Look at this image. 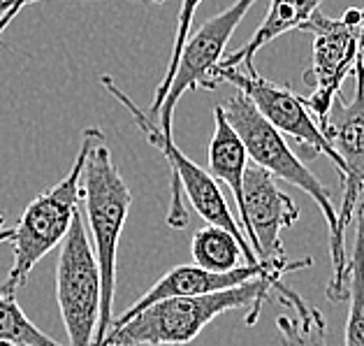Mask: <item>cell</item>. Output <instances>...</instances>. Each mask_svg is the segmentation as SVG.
<instances>
[{"mask_svg": "<svg viewBox=\"0 0 364 346\" xmlns=\"http://www.w3.org/2000/svg\"><path fill=\"white\" fill-rule=\"evenodd\" d=\"M33 3H42V0H3V5H0V33L10 26V21L26 5H33ZM137 3H165V0H137Z\"/></svg>", "mask_w": 364, "mask_h": 346, "instance_id": "obj_20", "label": "cell"}, {"mask_svg": "<svg viewBox=\"0 0 364 346\" xmlns=\"http://www.w3.org/2000/svg\"><path fill=\"white\" fill-rule=\"evenodd\" d=\"M279 303L288 307L286 314L277 316L281 346H327V321L321 309L286 283L279 286Z\"/></svg>", "mask_w": 364, "mask_h": 346, "instance_id": "obj_15", "label": "cell"}, {"mask_svg": "<svg viewBox=\"0 0 364 346\" xmlns=\"http://www.w3.org/2000/svg\"><path fill=\"white\" fill-rule=\"evenodd\" d=\"M191 256L193 265H198V268L207 272H232L242 268V261L246 263L244 246L239 244V239L232 233L216 226H207L195 233Z\"/></svg>", "mask_w": 364, "mask_h": 346, "instance_id": "obj_16", "label": "cell"}, {"mask_svg": "<svg viewBox=\"0 0 364 346\" xmlns=\"http://www.w3.org/2000/svg\"><path fill=\"white\" fill-rule=\"evenodd\" d=\"M82 198L86 205V228L91 233V244L95 251L97 268H100L102 303L100 323H97L95 344L100 346L107 337L114 321V286H117V251L119 239L126 226L132 195L119 167L114 165L107 149L105 132L93 142L86 156L82 174Z\"/></svg>", "mask_w": 364, "mask_h": 346, "instance_id": "obj_2", "label": "cell"}, {"mask_svg": "<svg viewBox=\"0 0 364 346\" xmlns=\"http://www.w3.org/2000/svg\"><path fill=\"white\" fill-rule=\"evenodd\" d=\"M100 135V128H84L82 147H79V154L73 167H70V172L56 186H51L49 191L33 198L28 207L23 209L19 224H16V228H12L10 244L14 263L10 272H7L3 286H0V293L16 298V290L26 286L35 265L65 239L70 226H73V219L79 211L77 202L82 200V174L86 156L91 152L93 142Z\"/></svg>", "mask_w": 364, "mask_h": 346, "instance_id": "obj_3", "label": "cell"}, {"mask_svg": "<svg viewBox=\"0 0 364 346\" xmlns=\"http://www.w3.org/2000/svg\"><path fill=\"white\" fill-rule=\"evenodd\" d=\"M248 167V154L242 137L237 135V130L230 126L220 105L214 110V135L209 142V165L207 172L214 177L216 182H225L230 193L235 198L237 207V221L239 228L244 230L248 239L251 230H248L246 219V205H244V174Z\"/></svg>", "mask_w": 364, "mask_h": 346, "instance_id": "obj_13", "label": "cell"}, {"mask_svg": "<svg viewBox=\"0 0 364 346\" xmlns=\"http://www.w3.org/2000/svg\"><path fill=\"white\" fill-rule=\"evenodd\" d=\"M0 344L12 346H63L42 332L28 316L23 314L14 295L0 293Z\"/></svg>", "mask_w": 364, "mask_h": 346, "instance_id": "obj_18", "label": "cell"}, {"mask_svg": "<svg viewBox=\"0 0 364 346\" xmlns=\"http://www.w3.org/2000/svg\"><path fill=\"white\" fill-rule=\"evenodd\" d=\"M214 75L218 82H230L242 91L248 100L255 105L260 117L274 126L283 137H290L299 149L301 161H311V158L325 154L336 165L341 174V158L330 147V142L318 128L316 119L311 117L306 108V100L297 95L290 86H283L264 79L255 70V65H246V70L237 68H216Z\"/></svg>", "mask_w": 364, "mask_h": 346, "instance_id": "obj_9", "label": "cell"}, {"mask_svg": "<svg viewBox=\"0 0 364 346\" xmlns=\"http://www.w3.org/2000/svg\"><path fill=\"white\" fill-rule=\"evenodd\" d=\"M244 205L248 219V242H251L260 263L286 261L281 230L290 228L299 219V207L288 193H283L260 165H248L244 174Z\"/></svg>", "mask_w": 364, "mask_h": 346, "instance_id": "obj_12", "label": "cell"}, {"mask_svg": "<svg viewBox=\"0 0 364 346\" xmlns=\"http://www.w3.org/2000/svg\"><path fill=\"white\" fill-rule=\"evenodd\" d=\"M362 21L364 14L360 7H350L339 19L316 12L301 28L314 33V58H311V68L304 73V84L311 88V93L304 100L318 128L327 121V114L339 98L346 77L353 73L362 56Z\"/></svg>", "mask_w": 364, "mask_h": 346, "instance_id": "obj_8", "label": "cell"}, {"mask_svg": "<svg viewBox=\"0 0 364 346\" xmlns=\"http://www.w3.org/2000/svg\"><path fill=\"white\" fill-rule=\"evenodd\" d=\"M355 93L348 103L336 98L327 121L321 126V132L330 147L341 158V209L336 211V235L330 242L334 277L327 286L330 303L348 300L350 283V258H346V230L355 216L362 195H364V58L360 56L353 70Z\"/></svg>", "mask_w": 364, "mask_h": 346, "instance_id": "obj_4", "label": "cell"}, {"mask_svg": "<svg viewBox=\"0 0 364 346\" xmlns=\"http://www.w3.org/2000/svg\"><path fill=\"white\" fill-rule=\"evenodd\" d=\"M255 0H237L223 10L220 14L211 16L209 21H204L195 35H191L188 42L183 47V54L179 58V68H176L174 82L170 86L161 112H158V128H161L167 137H172V119L174 110L179 105L181 95L191 88H204V91H214L220 84L214 70L223 61L228 40L232 38V33L237 31V26L242 23L246 12L251 10V5Z\"/></svg>", "mask_w": 364, "mask_h": 346, "instance_id": "obj_10", "label": "cell"}, {"mask_svg": "<svg viewBox=\"0 0 364 346\" xmlns=\"http://www.w3.org/2000/svg\"><path fill=\"white\" fill-rule=\"evenodd\" d=\"M362 14H364V10H362ZM360 54L364 58V21H362V35H360Z\"/></svg>", "mask_w": 364, "mask_h": 346, "instance_id": "obj_22", "label": "cell"}, {"mask_svg": "<svg viewBox=\"0 0 364 346\" xmlns=\"http://www.w3.org/2000/svg\"><path fill=\"white\" fill-rule=\"evenodd\" d=\"M323 3L325 0H272L267 16L255 28L251 40L232 54L223 56L218 68H237L239 63L253 65V56L257 54V49H262L264 44H269L288 31H301Z\"/></svg>", "mask_w": 364, "mask_h": 346, "instance_id": "obj_14", "label": "cell"}, {"mask_svg": "<svg viewBox=\"0 0 364 346\" xmlns=\"http://www.w3.org/2000/svg\"><path fill=\"white\" fill-rule=\"evenodd\" d=\"M0 5H3V0H0Z\"/></svg>", "mask_w": 364, "mask_h": 346, "instance_id": "obj_25", "label": "cell"}, {"mask_svg": "<svg viewBox=\"0 0 364 346\" xmlns=\"http://www.w3.org/2000/svg\"><path fill=\"white\" fill-rule=\"evenodd\" d=\"M314 261H277V263H264V265H242L232 272H207L198 268V265H176L170 272H165L154 286H151L144 295H141L135 305L126 309L123 314L114 316L112 327H119L123 323H128L130 318H135L139 312H144L146 307L161 303V300L170 298H191V295H209V293L237 288L242 283H248L260 277H283L286 272L304 270L311 268Z\"/></svg>", "mask_w": 364, "mask_h": 346, "instance_id": "obj_11", "label": "cell"}, {"mask_svg": "<svg viewBox=\"0 0 364 346\" xmlns=\"http://www.w3.org/2000/svg\"><path fill=\"white\" fill-rule=\"evenodd\" d=\"M279 277H260L237 288L209 295L170 298L146 307L119 327H109L100 346H183L198 340L214 318L235 309H251L246 325H253L260 309L279 298Z\"/></svg>", "mask_w": 364, "mask_h": 346, "instance_id": "obj_1", "label": "cell"}, {"mask_svg": "<svg viewBox=\"0 0 364 346\" xmlns=\"http://www.w3.org/2000/svg\"><path fill=\"white\" fill-rule=\"evenodd\" d=\"M12 237V228H5V216L0 214V242H10Z\"/></svg>", "mask_w": 364, "mask_h": 346, "instance_id": "obj_21", "label": "cell"}, {"mask_svg": "<svg viewBox=\"0 0 364 346\" xmlns=\"http://www.w3.org/2000/svg\"><path fill=\"white\" fill-rule=\"evenodd\" d=\"M202 5V0H181V10H179V19H176V35H174V47H172V56H170V63H167V73L163 77V82L158 84L156 88V95H154V103H151V112L149 117L156 121L158 112H161L163 103L167 93H170V86L174 82V75H176V68H179V58L183 54V47L186 42L191 38V26H193V16L198 12V7Z\"/></svg>", "mask_w": 364, "mask_h": 346, "instance_id": "obj_19", "label": "cell"}, {"mask_svg": "<svg viewBox=\"0 0 364 346\" xmlns=\"http://www.w3.org/2000/svg\"><path fill=\"white\" fill-rule=\"evenodd\" d=\"M0 47H3V40H0Z\"/></svg>", "mask_w": 364, "mask_h": 346, "instance_id": "obj_24", "label": "cell"}, {"mask_svg": "<svg viewBox=\"0 0 364 346\" xmlns=\"http://www.w3.org/2000/svg\"><path fill=\"white\" fill-rule=\"evenodd\" d=\"M220 110H223L230 126L242 137L246 154L253 161V165H260L262 170H267L272 177H279V179L297 186L299 191H304L306 195L314 198V202L321 207L323 216L327 221L330 242H332L336 235V207L332 202V193L309 170V165L301 161L299 154L288 145V140L260 117L255 105L248 100L242 91L230 95L228 100L220 105Z\"/></svg>", "mask_w": 364, "mask_h": 346, "instance_id": "obj_6", "label": "cell"}, {"mask_svg": "<svg viewBox=\"0 0 364 346\" xmlns=\"http://www.w3.org/2000/svg\"><path fill=\"white\" fill-rule=\"evenodd\" d=\"M0 346H12V344H0Z\"/></svg>", "mask_w": 364, "mask_h": 346, "instance_id": "obj_23", "label": "cell"}, {"mask_svg": "<svg viewBox=\"0 0 364 346\" xmlns=\"http://www.w3.org/2000/svg\"><path fill=\"white\" fill-rule=\"evenodd\" d=\"M100 84L107 88V93L112 98H117L123 108L130 112V117L135 119L137 128L144 132V137L167 158V163H170V170H172V202H170V214H167V226L179 228V230L188 226V211H186L183 198H181V193H186V195H188V200H191V205L195 207V211H198V214L207 221V226L223 228V230L232 233L239 239V244L244 246L248 265H255V268H257V265H264L255 256L251 242H248L246 235H244V230L239 228V221L232 214V209H230L225 195L220 193L218 182L214 179V177L204 170V167H200L198 163H193L191 158L174 145V137H167L165 132L158 128V123L151 119L149 114L141 112L137 105L132 103V98L126 95L117 84H114L112 77H102Z\"/></svg>", "mask_w": 364, "mask_h": 346, "instance_id": "obj_5", "label": "cell"}, {"mask_svg": "<svg viewBox=\"0 0 364 346\" xmlns=\"http://www.w3.org/2000/svg\"><path fill=\"white\" fill-rule=\"evenodd\" d=\"M56 263V303L70 346H93L100 323L102 283L91 235L82 214H75Z\"/></svg>", "mask_w": 364, "mask_h": 346, "instance_id": "obj_7", "label": "cell"}, {"mask_svg": "<svg viewBox=\"0 0 364 346\" xmlns=\"http://www.w3.org/2000/svg\"><path fill=\"white\" fill-rule=\"evenodd\" d=\"M355 214L358 221H355V244L350 256L348 318H346L343 346H364V195Z\"/></svg>", "mask_w": 364, "mask_h": 346, "instance_id": "obj_17", "label": "cell"}]
</instances>
